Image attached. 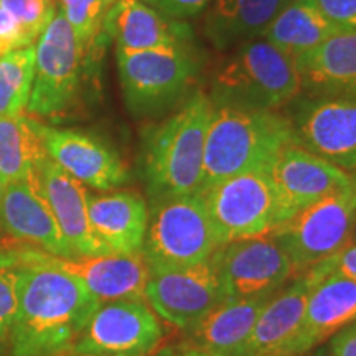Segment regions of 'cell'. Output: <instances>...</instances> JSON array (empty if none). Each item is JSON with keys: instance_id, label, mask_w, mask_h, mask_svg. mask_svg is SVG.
<instances>
[{"instance_id": "obj_1", "label": "cell", "mask_w": 356, "mask_h": 356, "mask_svg": "<svg viewBox=\"0 0 356 356\" xmlns=\"http://www.w3.org/2000/svg\"><path fill=\"white\" fill-rule=\"evenodd\" d=\"M22 259L8 356L70 355L101 302L48 252L22 248Z\"/></svg>"}, {"instance_id": "obj_2", "label": "cell", "mask_w": 356, "mask_h": 356, "mask_svg": "<svg viewBox=\"0 0 356 356\" xmlns=\"http://www.w3.org/2000/svg\"><path fill=\"white\" fill-rule=\"evenodd\" d=\"M215 104L197 92L180 111L147 129L142 144V177L150 202L200 193L204 142Z\"/></svg>"}, {"instance_id": "obj_3", "label": "cell", "mask_w": 356, "mask_h": 356, "mask_svg": "<svg viewBox=\"0 0 356 356\" xmlns=\"http://www.w3.org/2000/svg\"><path fill=\"white\" fill-rule=\"evenodd\" d=\"M292 144V121L275 111L218 106L204 142L202 190L241 173L270 172Z\"/></svg>"}, {"instance_id": "obj_4", "label": "cell", "mask_w": 356, "mask_h": 356, "mask_svg": "<svg viewBox=\"0 0 356 356\" xmlns=\"http://www.w3.org/2000/svg\"><path fill=\"white\" fill-rule=\"evenodd\" d=\"M296 61L267 40H249L213 76L210 99L218 106L275 111L300 92Z\"/></svg>"}, {"instance_id": "obj_5", "label": "cell", "mask_w": 356, "mask_h": 356, "mask_svg": "<svg viewBox=\"0 0 356 356\" xmlns=\"http://www.w3.org/2000/svg\"><path fill=\"white\" fill-rule=\"evenodd\" d=\"M220 248L200 193L152 203L142 246L150 270L178 269L208 261Z\"/></svg>"}, {"instance_id": "obj_6", "label": "cell", "mask_w": 356, "mask_h": 356, "mask_svg": "<svg viewBox=\"0 0 356 356\" xmlns=\"http://www.w3.org/2000/svg\"><path fill=\"white\" fill-rule=\"evenodd\" d=\"M355 229L356 175L348 186L297 211L269 234L300 273L340 252L353 241Z\"/></svg>"}, {"instance_id": "obj_7", "label": "cell", "mask_w": 356, "mask_h": 356, "mask_svg": "<svg viewBox=\"0 0 356 356\" xmlns=\"http://www.w3.org/2000/svg\"><path fill=\"white\" fill-rule=\"evenodd\" d=\"M220 246L269 234L279 226V203L270 172H248L202 190Z\"/></svg>"}, {"instance_id": "obj_8", "label": "cell", "mask_w": 356, "mask_h": 356, "mask_svg": "<svg viewBox=\"0 0 356 356\" xmlns=\"http://www.w3.org/2000/svg\"><path fill=\"white\" fill-rule=\"evenodd\" d=\"M119 79L127 109L134 115L165 111L185 95L198 65L190 48L173 50H115Z\"/></svg>"}, {"instance_id": "obj_9", "label": "cell", "mask_w": 356, "mask_h": 356, "mask_svg": "<svg viewBox=\"0 0 356 356\" xmlns=\"http://www.w3.org/2000/svg\"><path fill=\"white\" fill-rule=\"evenodd\" d=\"M84 50L63 13L56 10L35 47V79L29 111L56 119L73 108L79 92Z\"/></svg>"}, {"instance_id": "obj_10", "label": "cell", "mask_w": 356, "mask_h": 356, "mask_svg": "<svg viewBox=\"0 0 356 356\" xmlns=\"http://www.w3.org/2000/svg\"><path fill=\"white\" fill-rule=\"evenodd\" d=\"M210 261L226 302L277 292L297 274L270 234L222 244L215 249Z\"/></svg>"}, {"instance_id": "obj_11", "label": "cell", "mask_w": 356, "mask_h": 356, "mask_svg": "<svg viewBox=\"0 0 356 356\" xmlns=\"http://www.w3.org/2000/svg\"><path fill=\"white\" fill-rule=\"evenodd\" d=\"M162 338V323L147 302H106L92 314L70 355L147 356Z\"/></svg>"}, {"instance_id": "obj_12", "label": "cell", "mask_w": 356, "mask_h": 356, "mask_svg": "<svg viewBox=\"0 0 356 356\" xmlns=\"http://www.w3.org/2000/svg\"><path fill=\"white\" fill-rule=\"evenodd\" d=\"M292 126L297 145L341 170L356 172V96L314 95L300 102Z\"/></svg>"}, {"instance_id": "obj_13", "label": "cell", "mask_w": 356, "mask_h": 356, "mask_svg": "<svg viewBox=\"0 0 356 356\" xmlns=\"http://www.w3.org/2000/svg\"><path fill=\"white\" fill-rule=\"evenodd\" d=\"M145 302L159 318L181 332L197 325L225 300L213 262L150 270Z\"/></svg>"}, {"instance_id": "obj_14", "label": "cell", "mask_w": 356, "mask_h": 356, "mask_svg": "<svg viewBox=\"0 0 356 356\" xmlns=\"http://www.w3.org/2000/svg\"><path fill=\"white\" fill-rule=\"evenodd\" d=\"M333 267L332 257L296 274L287 286L267 302L244 343L231 356H291L293 338L300 330L307 299L315 284Z\"/></svg>"}, {"instance_id": "obj_15", "label": "cell", "mask_w": 356, "mask_h": 356, "mask_svg": "<svg viewBox=\"0 0 356 356\" xmlns=\"http://www.w3.org/2000/svg\"><path fill=\"white\" fill-rule=\"evenodd\" d=\"M279 203V225L297 211L348 186L355 180L348 173L304 147H286L270 168Z\"/></svg>"}, {"instance_id": "obj_16", "label": "cell", "mask_w": 356, "mask_h": 356, "mask_svg": "<svg viewBox=\"0 0 356 356\" xmlns=\"http://www.w3.org/2000/svg\"><path fill=\"white\" fill-rule=\"evenodd\" d=\"M44 154L79 184L111 191L127 184L129 172L114 149L89 134L38 122Z\"/></svg>"}, {"instance_id": "obj_17", "label": "cell", "mask_w": 356, "mask_h": 356, "mask_svg": "<svg viewBox=\"0 0 356 356\" xmlns=\"http://www.w3.org/2000/svg\"><path fill=\"white\" fill-rule=\"evenodd\" d=\"M0 226L8 236L56 257H76L66 243L35 177L6 184Z\"/></svg>"}, {"instance_id": "obj_18", "label": "cell", "mask_w": 356, "mask_h": 356, "mask_svg": "<svg viewBox=\"0 0 356 356\" xmlns=\"http://www.w3.org/2000/svg\"><path fill=\"white\" fill-rule=\"evenodd\" d=\"M38 181L44 200L74 256L111 254L92 233L88 215V191L76 178L68 175L47 154L40 160Z\"/></svg>"}, {"instance_id": "obj_19", "label": "cell", "mask_w": 356, "mask_h": 356, "mask_svg": "<svg viewBox=\"0 0 356 356\" xmlns=\"http://www.w3.org/2000/svg\"><path fill=\"white\" fill-rule=\"evenodd\" d=\"M102 30L114 38L118 50H173L191 42V29L140 0H118L109 7Z\"/></svg>"}, {"instance_id": "obj_20", "label": "cell", "mask_w": 356, "mask_h": 356, "mask_svg": "<svg viewBox=\"0 0 356 356\" xmlns=\"http://www.w3.org/2000/svg\"><path fill=\"white\" fill-rule=\"evenodd\" d=\"M58 267L81 280L101 304L144 300L150 269L142 252L66 257L51 256Z\"/></svg>"}, {"instance_id": "obj_21", "label": "cell", "mask_w": 356, "mask_h": 356, "mask_svg": "<svg viewBox=\"0 0 356 356\" xmlns=\"http://www.w3.org/2000/svg\"><path fill=\"white\" fill-rule=\"evenodd\" d=\"M353 322L356 284L332 267L310 291L300 330L292 341L291 356L307 355Z\"/></svg>"}, {"instance_id": "obj_22", "label": "cell", "mask_w": 356, "mask_h": 356, "mask_svg": "<svg viewBox=\"0 0 356 356\" xmlns=\"http://www.w3.org/2000/svg\"><path fill=\"white\" fill-rule=\"evenodd\" d=\"M92 233L111 254L142 252L149 225V207L136 191L88 195Z\"/></svg>"}, {"instance_id": "obj_23", "label": "cell", "mask_w": 356, "mask_h": 356, "mask_svg": "<svg viewBox=\"0 0 356 356\" xmlns=\"http://www.w3.org/2000/svg\"><path fill=\"white\" fill-rule=\"evenodd\" d=\"M277 292L222 302L197 325L185 330L181 341L207 355L231 356L244 343L262 309Z\"/></svg>"}, {"instance_id": "obj_24", "label": "cell", "mask_w": 356, "mask_h": 356, "mask_svg": "<svg viewBox=\"0 0 356 356\" xmlns=\"http://www.w3.org/2000/svg\"><path fill=\"white\" fill-rule=\"evenodd\" d=\"M293 61L302 86L309 88L314 95L356 96V32L333 35Z\"/></svg>"}, {"instance_id": "obj_25", "label": "cell", "mask_w": 356, "mask_h": 356, "mask_svg": "<svg viewBox=\"0 0 356 356\" xmlns=\"http://www.w3.org/2000/svg\"><path fill=\"white\" fill-rule=\"evenodd\" d=\"M292 0H213L204 19V32L215 47H238L261 37L267 25Z\"/></svg>"}, {"instance_id": "obj_26", "label": "cell", "mask_w": 356, "mask_h": 356, "mask_svg": "<svg viewBox=\"0 0 356 356\" xmlns=\"http://www.w3.org/2000/svg\"><path fill=\"white\" fill-rule=\"evenodd\" d=\"M337 33L341 32L327 20L315 0H292L267 25L261 38L296 60Z\"/></svg>"}, {"instance_id": "obj_27", "label": "cell", "mask_w": 356, "mask_h": 356, "mask_svg": "<svg viewBox=\"0 0 356 356\" xmlns=\"http://www.w3.org/2000/svg\"><path fill=\"white\" fill-rule=\"evenodd\" d=\"M44 155L38 122L26 115H0V178L6 184L37 175Z\"/></svg>"}, {"instance_id": "obj_28", "label": "cell", "mask_w": 356, "mask_h": 356, "mask_svg": "<svg viewBox=\"0 0 356 356\" xmlns=\"http://www.w3.org/2000/svg\"><path fill=\"white\" fill-rule=\"evenodd\" d=\"M35 79V44L0 56V115H22Z\"/></svg>"}, {"instance_id": "obj_29", "label": "cell", "mask_w": 356, "mask_h": 356, "mask_svg": "<svg viewBox=\"0 0 356 356\" xmlns=\"http://www.w3.org/2000/svg\"><path fill=\"white\" fill-rule=\"evenodd\" d=\"M22 248L0 249V353H7L19 307Z\"/></svg>"}, {"instance_id": "obj_30", "label": "cell", "mask_w": 356, "mask_h": 356, "mask_svg": "<svg viewBox=\"0 0 356 356\" xmlns=\"http://www.w3.org/2000/svg\"><path fill=\"white\" fill-rule=\"evenodd\" d=\"M113 3V0H56L58 10L63 13L84 53L99 37L104 17Z\"/></svg>"}, {"instance_id": "obj_31", "label": "cell", "mask_w": 356, "mask_h": 356, "mask_svg": "<svg viewBox=\"0 0 356 356\" xmlns=\"http://www.w3.org/2000/svg\"><path fill=\"white\" fill-rule=\"evenodd\" d=\"M0 7L10 13L33 42L58 10L56 0H0Z\"/></svg>"}, {"instance_id": "obj_32", "label": "cell", "mask_w": 356, "mask_h": 356, "mask_svg": "<svg viewBox=\"0 0 356 356\" xmlns=\"http://www.w3.org/2000/svg\"><path fill=\"white\" fill-rule=\"evenodd\" d=\"M327 20L340 32H356V0H315Z\"/></svg>"}, {"instance_id": "obj_33", "label": "cell", "mask_w": 356, "mask_h": 356, "mask_svg": "<svg viewBox=\"0 0 356 356\" xmlns=\"http://www.w3.org/2000/svg\"><path fill=\"white\" fill-rule=\"evenodd\" d=\"M140 2L170 19L185 20L190 17H197L200 12L208 8L213 0H140Z\"/></svg>"}, {"instance_id": "obj_34", "label": "cell", "mask_w": 356, "mask_h": 356, "mask_svg": "<svg viewBox=\"0 0 356 356\" xmlns=\"http://www.w3.org/2000/svg\"><path fill=\"white\" fill-rule=\"evenodd\" d=\"M327 350L330 356H356V322L346 325L330 337Z\"/></svg>"}, {"instance_id": "obj_35", "label": "cell", "mask_w": 356, "mask_h": 356, "mask_svg": "<svg viewBox=\"0 0 356 356\" xmlns=\"http://www.w3.org/2000/svg\"><path fill=\"white\" fill-rule=\"evenodd\" d=\"M332 261L333 269H337L338 273H341L345 277L356 284V241L346 244L340 252L332 256Z\"/></svg>"}, {"instance_id": "obj_36", "label": "cell", "mask_w": 356, "mask_h": 356, "mask_svg": "<svg viewBox=\"0 0 356 356\" xmlns=\"http://www.w3.org/2000/svg\"><path fill=\"white\" fill-rule=\"evenodd\" d=\"M154 356H211V355L203 353V351L186 345L185 341H178V343L163 345L162 348L155 351Z\"/></svg>"}, {"instance_id": "obj_37", "label": "cell", "mask_w": 356, "mask_h": 356, "mask_svg": "<svg viewBox=\"0 0 356 356\" xmlns=\"http://www.w3.org/2000/svg\"><path fill=\"white\" fill-rule=\"evenodd\" d=\"M312 356H330V353H328L327 345H325V346H322V348H320V350L315 351V353L312 355Z\"/></svg>"}, {"instance_id": "obj_38", "label": "cell", "mask_w": 356, "mask_h": 356, "mask_svg": "<svg viewBox=\"0 0 356 356\" xmlns=\"http://www.w3.org/2000/svg\"><path fill=\"white\" fill-rule=\"evenodd\" d=\"M3 191H6V181L0 178V210H2V200H3Z\"/></svg>"}, {"instance_id": "obj_39", "label": "cell", "mask_w": 356, "mask_h": 356, "mask_svg": "<svg viewBox=\"0 0 356 356\" xmlns=\"http://www.w3.org/2000/svg\"><path fill=\"white\" fill-rule=\"evenodd\" d=\"M70 356H108V355H70Z\"/></svg>"}, {"instance_id": "obj_40", "label": "cell", "mask_w": 356, "mask_h": 356, "mask_svg": "<svg viewBox=\"0 0 356 356\" xmlns=\"http://www.w3.org/2000/svg\"><path fill=\"white\" fill-rule=\"evenodd\" d=\"M353 238H356V229H355V236H353Z\"/></svg>"}, {"instance_id": "obj_41", "label": "cell", "mask_w": 356, "mask_h": 356, "mask_svg": "<svg viewBox=\"0 0 356 356\" xmlns=\"http://www.w3.org/2000/svg\"><path fill=\"white\" fill-rule=\"evenodd\" d=\"M113 2H118V0H113Z\"/></svg>"}, {"instance_id": "obj_42", "label": "cell", "mask_w": 356, "mask_h": 356, "mask_svg": "<svg viewBox=\"0 0 356 356\" xmlns=\"http://www.w3.org/2000/svg\"><path fill=\"white\" fill-rule=\"evenodd\" d=\"M355 175H356V172H355Z\"/></svg>"}]
</instances>
